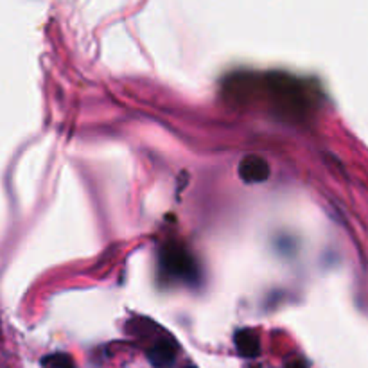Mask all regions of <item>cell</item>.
I'll return each mask as SVG.
<instances>
[{
  "label": "cell",
  "instance_id": "cell-1",
  "mask_svg": "<svg viewBox=\"0 0 368 368\" xmlns=\"http://www.w3.org/2000/svg\"><path fill=\"white\" fill-rule=\"evenodd\" d=\"M160 266L166 275L175 280L194 282L198 278V268L191 253L178 244H167L160 252Z\"/></svg>",
  "mask_w": 368,
  "mask_h": 368
},
{
  "label": "cell",
  "instance_id": "cell-2",
  "mask_svg": "<svg viewBox=\"0 0 368 368\" xmlns=\"http://www.w3.org/2000/svg\"><path fill=\"white\" fill-rule=\"evenodd\" d=\"M237 171H239L241 180L246 182V184H262L270 178V163L266 162L262 157L250 154V157H244L241 160Z\"/></svg>",
  "mask_w": 368,
  "mask_h": 368
},
{
  "label": "cell",
  "instance_id": "cell-3",
  "mask_svg": "<svg viewBox=\"0 0 368 368\" xmlns=\"http://www.w3.org/2000/svg\"><path fill=\"white\" fill-rule=\"evenodd\" d=\"M176 345L173 342H160L147 351V360L154 368H169L175 363Z\"/></svg>",
  "mask_w": 368,
  "mask_h": 368
},
{
  "label": "cell",
  "instance_id": "cell-4",
  "mask_svg": "<svg viewBox=\"0 0 368 368\" xmlns=\"http://www.w3.org/2000/svg\"><path fill=\"white\" fill-rule=\"evenodd\" d=\"M234 342H236V349L241 355L244 358H257L259 352H261V345H259V338L252 330L244 329L236 333L234 336Z\"/></svg>",
  "mask_w": 368,
  "mask_h": 368
},
{
  "label": "cell",
  "instance_id": "cell-5",
  "mask_svg": "<svg viewBox=\"0 0 368 368\" xmlns=\"http://www.w3.org/2000/svg\"><path fill=\"white\" fill-rule=\"evenodd\" d=\"M43 368H74L72 360L67 354H52L42 361Z\"/></svg>",
  "mask_w": 368,
  "mask_h": 368
},
{
  "label": "cell",
  "instance_id": "cell-6",
  "mask_svg": "<svg viewBox=\"0 0 368 368\" xmlns=\"http://www.w3.org/2000/svg\"><path fill=\"white\" fill-rule=\"evenodd\" d=\"M187 368H196V367H187Z\"/></svg>",
  "mask_w": 368,
  "mask_h": 368
}]
</instances>
